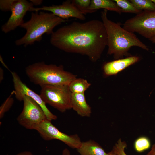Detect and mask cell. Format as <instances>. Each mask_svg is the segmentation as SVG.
Wrapping results in <instances>:
<instances>
[{
  "mask_svg": "<svg viewBox=\"0 0 155 155\" xmlns=\"http://www.w3.org/2000/svg\"><path fill=\"white\" fill-rule=\"evenodd\" d=\"M50 42L62 51L86 55L94 62L107 46L108 38L102 22L94 19L84 23L75 21L59 28L51 34Z\"/></svg>",
  "mask_w": 155,
  "mask_h": 155,
  "instance_id": "1",
  "label": "cell"
},
{
  "mask_svg": "<svg viewBox=\"0 0 155 155\" xmlns=\"http://www.w3.org/2000/svg\"><path fill=\"white\" fill-rule=\"evenodd\" d=\"M108 10L101 12V18L106 30L107 38V54L113 55L115 60L123 59L124 56H131L128 53L132 46H137L147 51L149 49L138 39L134 33L121 26L120 23H115L108 19Z\"/></svg>",
  "mask_w": 155,
  "mask_h": 155,
  "instance_id": "2",
  "label": "cell"
},
{
  "mask_svg": "<svg viewBox=\"0 0 155 155\" xmlns=\"http://www.w3.org/2000/svg\"><path fill=\"white\" fill-rule=\"evenodd\" d=\"M66 21L51 13L32 12L30 20L20 26L26 30L25 34L16 40L15 44L17 46L26 47L36 42H40L43 34H51L55 27Z\"/></svg>",
  "mask_w": 155,
  "mask_h": 155,
  "instance_id": "3",
  "label": "cell"
},
{
  "mask_svg": "<svg viewBox=\"0 0 155 155\" xmlns=\"http://www.w3.org/2000/svg\"><path fill=\"white\" fill-rule=\"evenodd\" d=\"M26 73L30 81L41 86L45 85H68L76 76L65 71L62 65L46 64L44 62L27 66Z\"/></svg>",
  "mask_w": 155,
  "mask_h": 155,
  "instance_id": "4",
  "label": "cell"
},
{
  "mask_svg": "<svg viewBox=\"0 0 155 155\" xmlns=\"http://www.w3.org/2000/svg\"><path fill=\"white\" fill-rule=\"evenodd\" d=\"M41 87L40 95L43 101L61 112L72 108V93L68 85H45Z\"/></svg>",
  "mask_w": 155,
  "mask_h": 155,
  "instance_id": "5",
  "label": "cell"
},
{
  "mask_svg": "<svg viewBox=\"0 0 155 155\" xmlns=\"http://www.w3.org/2000/svg\"><path fill=\"white\" fill-rule=\"evenodd\" d=\"M123 27L132 33H137L149 39L155 37V11H142L127 20Z\"/></svg>",
  "mask_w": 155,
  "mask_h": 155,
  "instance_id": "6",
  "label": "cell"
},
{
  "mask_svg": "<svg viewBox=\"0 0 155 155\" xmlns=\"http://www.w3.org/2000/svg\"><path fill=\"white\" fill-rule=\"evenodd\" d=\"M22 101V110L17 120L21 126L28 129H36L37 127L47 119L40 106L30 97L24 96Z\"/></svg>",
  "mask_w": 155,
  "mask_h": 155,
  "instance_id": "7",
  "label": "cell"
},
{
  "mask_svg": "<svg viewBox=\"0 0 155 155\" xmlns=\"http://www.w3.org/2000/svg\"><path fill=\"white\" fill-rule=\"evenodd\" d=\"M50 120L46 119L40 124L35 130L44 140L53 139L60 140L73 149H78L82 142L77 134L69 135L60 131Z\"/></svg>",
  "mask_w": 155,
  "mask_h": 155,
  "instance_id": "8",
  "label": "cell"
},
{
  "mask_svg": "<svg viewBox=\"0 0 155 155\" xmlns=\"http://www.w3.org/2000/svg\"><path fill=\"white\" fill-rule=\"evenodd\" d=\"M11 73L16 98L19 101H22L23 98L25 96L30 97L41 107L48 119L51 121L56 119L57 116L52 113L48 109L40 95L38 94L28 88L22 82L16 72H12Z\"/></svg>",
  "mask_w": 155,
  "mask_h": 155,
  "instance_id": "9",
  "label": "cell"
},
{
  "mask_svg": "<svg viewBox=\"0 0 155 155\" xmlns=\"http://www.w3.org/2000/svg\"><path fill=\"white\" fill-rule=\"evenodd\" d=\"M30 1L26 0H16L11 7V15L7 21L1 27V31L8 33L20 26L24 22V18L28 11L33 7Z\"/></svg>",
  "mask_w": 155,
  "mask_h": 155,
  "instance_id": "10",
  "label": "cell"
},
{
  "mask_svg": "<svg viewBox=\"0 0 155 155\" xmlns=\"http://www.w3.org/2000/svg\"><path fill=\"white\" fill-rule=\"evenodd\" d=\"M40 11H48L54 15L64 20L70 18H75L81 20H84L85 16L75 5L72 1L67 0L61 5L51 6H43L40 7H33L30 10L32 12Z\"/></svg>",
  "mask_w": 155,
  "mask_h": 155,
  "instance_id": "11",
  "label": "cell"
},
{
  "mask_svg": "<svg viewBox=\"0 0 155 155\" xmlns=\"http://www.w3.org/2000/svg\"><path fill=\"white\" fill-rule=\"evenodd\" d=\"M139 59L137 56H131L106 63L103 66L104 74L106 76L115 75Z\"/></svg>",
  "mask_w": 155,
  "mask_h": 155,
  "instance_id": "12",
  "label": "cell"
},
{
  "mask_svg": "<svg viewBox=\"0 0 155 155\" xmlns=\"http://www.w3.org/2000/svg\"><path fill=\"white\" fill-rule=\"evenodd\" d=\"M71 102L72 108L78 115L83 117L90 116L91 108L86 101L84 93H72Z\"/></svg>",
  "mask_w": 155,
  "mask_h": 155,
  "instance_id": "13",
  "label": "cell"
},
{
  "mask_svg": "<svg viewBox=\"0 0 155 155\" xmlns=\"http://www.w3.org/2000/svg\"><path fill=\"white\" fill-rule=\"evenodd\" d=\"M77 150L80 155H106L107 153L98 143L91 140L82 142Z\"/></svg>",
  "mask_w": 155,
  "mask_h": 155,
  "instance_id": "14",
  "label": "cell"
},
{
  "mask_svg": "<svg viewBox=\"0 0 155 155\" xmlns=\"http://www.w3.org/2000/svg\"><path fill=\"white\" fill-rule=\"evenodd\" d=\"M100 9L114 11L119 14H121L122 13L121 9L113 0H91L90 9L96 12L98 9Z\"/></svg>",
  "mask_w": 155,
  "mask_h": 155,
  "instance_id": "15",
  "label": "cell"
},
{
  "mask_svg": "<svg viewBox=\"0 0 155 155\" xmlns=\"http://www.w3.org/2000/svg\"><path fill=\"white\" fill-rule=\"evenodd\" d=\"M91 85V84L86 79L76 78L71 82L68 86L72 93L83 94Z\"/></svg>",
  "mask_w": 155,
  "mask_h": 155,
  "instance_id": "16",
  "label": "cell"
},
{
  "mask_svg": "<svg viewBox=\"0 0 155 155\" xmlns=\"http://www.w3.org/2000/svg\"><path fill=\"white\" fill-rule=\"evenodd\" d=\"M129 1L139 10L155 11V4L151 0H130Z\"/></svg>",
  "mask_w": 155,
  "mask_h": 155,
  "instance_id": "17",
  "label": "cell"
},
{
  "mask_svg": "<svg viewBox=\"0 0 155 155\" xmlns=\"http://www.w3.org/2000/svg\"><path fill=\"white\" fill-rule=\"evenodd\" d=\"M118 6L121 9L122 12L130 13L137 14L142 11L136 9L132 4L127 0H114Z\"/></svg>",
  "mask_w": 155,
  "mask_h": 155,
  "instance_id": "18",
  "label": "cell"
},
{
  "mask_svg": "<svg viewBox=\"0 0 155 155\" xmlns=\"http://www.w3.org/2000/svg\"><path fill=\"white\" fill-rule=\"evenodd\" d=\"M150 142L149 139L145 136L140 137L137 139L134 143V147L137 152H141L150 147Z\"/></svg>",
  "mask_w": 155,
  "mask_h": 155,
  "instance_id": "19",
  "label": "cell"
},
{
  "mask_svg": "<svg viewBox=\"0 0 155 155\" xmlns=\"http://www.w3.org/2000/svg\"><path fill=\"white\" fill-rule=\"evenodd\" d=\"M71 1L77 8L84 15L87 13L95 12L90 9L91 0H73L72 1Z\"/></svg>",
  "mask_w": 155,
  "mask_h": 155,
  "instance_id": "20",
  "label": "cell"
},
{
  "mask_svg": "<svg viewBox=\"0 0 155 155\" xmlns=\"http://www.w3.org/2000/svg\"><path fill=\"white\" fill-rule=\"evenodd\" d=\"M14 94V90L2 104L0 107V118H2L5 113L8 111L11 108L14 102V99L12 95Z\"/></svg>",
  "mask_w": 155,
  "mask_h": 155,
  "instance_id": "21",
  "label": "cell"
},
{
  "mask_svg": "<svg viewBox=\"0 0 155 155\" xmlns=\"http://www.w3.org/2000/svg\"><path fill=\"white\" fill-rule=\"evenodd\" d=\"M127 146L126 142L120 138L113 146L112 150L117 155H127L125 152Z\"/></svg>",
  "mask_w": 155,
  "mask_h": 155,
  "instance_id": "22",
  "label": "cell"
},
{
  "mask_svg": "<svg viewBox=\"0 0 155 155\" xmlns=\"http://www.w3.org/2000/svg\"><path fill=\"white\" fill-rule=\"evenodd\" d=\"M16 0H0V9L3 11H11V7Z\"/></svg>",
  "mask_w": 155,
  "mask_h": 155,
  "instance_id": "23",
  "label": "cell"
},
{
  "mask_svg": "<svg viewBox=\"0 0 155 155\" xmlns=\"http://www.w3.org/2000/svg\"><path fill=\"white\" fill-rule=\"evenodd\" d=\"M29 1L31 2L33 5H41L43 1L42 0H30Z\"/></svg>",
  "mask_w": 155,
  "mask_h": 155,
  "instance_id": "24",
  "label": "cell"
},
{
  "mask_svg": "<svg viewBox=\"0 0 155 155\" xmlns=\"http://www.w3.org/2000/svg\"><path fill=\"white\" fill-rule=\"evenodd\" d=\"M146 155H155V144L152 145L150 150Z\"/></svg>",
  "mask_w": 155,
  "mask_h": 155,
  "instance_id": "25",
  "label": "cell"
},
{
  "mask_svg": "<svg viewBox=\"0 0 155 155\" xmlns=\"http://www.w3.org/2000/svg\"><path fill=\"white\" fill-rule=\"evenodd\" d=\"M15 155H34L30 152L28 151H24L18 153Z\"/></svg>",
  "mask_w": 155,
  "mask_h": 155,
  "instance_id": "26",
  "label": "cell"
},
{
  "mask_svg": "<svg viewBox=\"0 0 155 155\" xmlns=\"http://www.w3.org/2000/svg\"><path fill=\"white\" fill-rule=\"evenodd\" d=\"M62 155H71L69 150L67 148L63 150L62 152Z\"/></svg>",
  "mask_w": 155,
  "mask_h": 155,
  "instance_id": "27",
  "label": "cell"
},
{
  "mask_svg": "<svg viewBox=\"0 0 155 155\" xmlns=\"http://www.w3.org/2000/svg\"><path fill=\"white\" fill-rule=\"evenodd\" d=\"M4 78V71L2 68H0V82H1Z\"/></svg>",
  "mask_w": 155,
  "mask_h": 155,
  "instance_id": "28",
  "label": "cell"
},
{
  "mask_svg": "<svg viewBox=\"0 0 155 155\" xmlns=\"http://www.w3.org/2000/svg\"><path fill=\"white\" fill-rule=\"evenodd\" d=\"M0 60L1 63H2V65H3V66H4L6 68L8 69V68H7V66L6 65L5 63L4 62L3 59V58L1 55H0Z\"/></svg>",
  "mask_w": 155,
  "mask_h": 155,
  "instance_id": "29",
  "label": "cell"
},
{
  "mask_svg": "<svg viewBox=\"0 0 155 155\" xmlns=\"http://www.w3.org/2000/svg\"><path fill=\"white\" fill-rule=\"evenodd\" d=\"M106 155H117L115 153L113 150H111L110 152L108 153Z\"/></svg>",
  "mask_w": 155,
  "mask_h": 155,
  "instance_id": "30",
  "label": "cell"
},
{
  "mask_svg": "<svg viewBox=\"0 0 155 155\" xmlns=\"http://www.w3.org/2000/svg\"><path fill=\"white\" fill-rule=\"evenodd\" d=\"M149 40H150V41L152 43H155V37H153L152 38H151Z\"/></svg>",
  "mask_w": 155,
  "mask_h": 155,
  "instance_id": "31",
  "label": "cell"
},
{
  "mask_svg": "<svg viewBox=\"0 0 155 155\" xmlns=\"http://www.w3.org/2000/svg\"><path fill=\"white\" fill-rule=\"evenodd\" d=\"M151 0L155 4V0Z\"/></svg>",
  "mask_w": 155,
  "mask_h": 155,
  "instance_id": "32",
  "label": "cell"
}]
</instances>
